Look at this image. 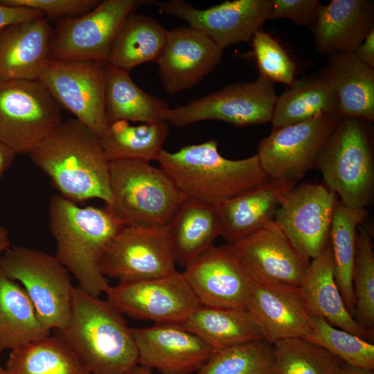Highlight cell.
<instances>
[{
  "label": "cell",
  "instance_id": "6da1fadb",
  "mask_svg": "<svg viewBox=\"0 0 374 374\" xmlns=\"http://www.w3.org/2000/svg\"><path fill=\"white\" fill-rule=\"evenodd\" d=\"M29 155L64 198L112 204L109 161L100 139L75 118L62 121Z\"/></svg>",
  "mask_w": 374,
  "mask_h": 374
},
{
  "label": "cell",
  "instance_id": "7a4b0ae2",
  "mask_svg": "<svg viewBox=\"0 0 374 374\" xmlns=\"http://www.w3.org/2000/svg\"><path fill=\"white\" fill-rule=\"evenodd\" d=\"M48 226L55 257L78 280L79 287L99 297L109 284L103 274V256L124 226L107 206L81 207L61 195L51 197Z\"/></svg>",
  "mask_w": 374,
  "mask_h": 374
},
{
  "label": "cell",
  "instance_id": "3957f363",
  "mask_svg": "<svg viewBox=\"0 0 374 374\" xmlns=\"http://www.w3.org/2000/svg\"><path fill=\"white\" fill-rule=\"evenodd\" d=\"M217 145L210 139L174 152L163 149L157 161L186 199L215 206L271 179L257 154L229 159L221 155Z\"/></svg>",
  "mask_w": 374,
  "mask_h": 374
},
{
  "label": "cell",
  "instance_id": "277c9868",
  "mask_svg": "<svg viewBox=\"0 0 374 374\" xmlns=\"http://www.w3.org/2000/svg\"><path fill=\"white\" fill-rule=\"evenodd\" d=\"M71 310L69 325L56 332L91 374H128L139 365L132 328L109 301L74 287Z\"/></svg>",
  "mask_w": 374,
  "mask_h": 374
},
{
  "label": "cell",
  "instance_id": "5b68a950",
  "mask_svg": "<svg viewBox=\"0 0 374 374\" xmlns=\"http://www.w3.org/2000/svg\"><path fill=\"white\" fill-rule=\"evenodd\" d=\"M373 136L371 123L340 116L317 157L325 186L351 208H366L373 197Z\"/></svg>",
  "mask_w": 374,
  "mask_h": 374
},
{
  "label": "cell",
  "instance_id": "8992f818",
  "mask_svg": "<svg viewBox=\"0 0 374 374\" xmlns=\"http://www.w3.org/2000/svg\"><path fill=\"white\" fill-rule=\"evenodd\" d=\"M109 168L112 203L107 206L124 226H168L186 199L166 172L150 162L115 160Z\"/></svg>",
  "mask_w": 374,
  "mask_h": 374
},
{
  "label": "cell",
  "instance_id": "52a82bcc",
  "mask_svg": "<svg viewBox=\"0 0 374 374\" xmlns=\"http://www.w3.org/2000/svg\"><path fill=\"white\" fill-rule=\"evenodd\" d=\"M0 269L21 283L46 329L60 331L71 317L70 273L55 256L22 246H10L0 257Z\"/></svg>",
  "mask_w": 374,
  "mask_h": 374
},
{
  "label": "cell",
  "instance_id": "ba28073f",
  "mask_svg": "<svg viewBox=\"0 0 374 374\" xmlns=\"http://www.w3.org/2000/svg\"><path fill=\"white\" fill-rule=\"evenodd\" d=\"M61 109L38 80L0 82V142L30 154L61 123Z\"/></svg>",
  "mask_w": 374,
  "mask_h": 374
},
{
  "label": "cell",
  "instance_id": "9c48e42d",
  "mask_svg": "<svg viewBox=\"0 0 374 374\" xmlns=\"http://www.w3.org/2000/svg\"><path fill=\"white\" fill-rule=\"evenodd\" d=\"M274 85L259 74L254 81L230 84L185 105L170 108L166 121L177 127L204 121L236 126L271 122L278 98Z\"/></svg>",
  "mask_w": 374,
  "mask_h": 374
},
{
  "label": "cell",
  "instance_id": "30bf717a",
  "mask_svg": "<svg viewBox=\"0 0 374 374\" xmlns=\"http://www.w3.org/2000/svg\"><path fill=\"white\" fill-rule=\"evenodd\" d=\"M149 0H105L92 10L57 21L51 60H91L108 63L113 40L126 17Z\"/></svg>",
  "mask_w": 374,
  "mask_h": 374
},
{
  "label": "cell",
  "instance_id": "8fae6325",
  "mask_svg": "<svg viewBox=\"0 0 374 374\" xmlns=\"http://www.w3.org/2000/svg\"><path fill=\"white\" fill-rule=\"evenodd\" d=\"M106 64L48 59L38 78L62 108L99 139L109 127L105 107Z\"/></svg>",
  "mask_w": 374,
  "mask_h": 374
},
{
  "label": "cell",
  "instance_id": "7c38bea8",
  "mask_svg": "<svg viewBox=\"0 0 374 374\" xmlns=\"http://www.w3.org/2000/svg\"><path fill=\"white\" fill-rule=\"evenodd\" d=\"M339 117L337 112L328 113L273 128L260 141L257 153L269 177L296 186L316 167L319 153Z\"/></svg>",
  "mask_w": 374,
  "mask_h": 374
},
{
  "label": "cell",
  "instance_id": "4fadbf2b",
  "mask_svg": "<svg viewBox=\"0 0 374 374\" xmlns=\"http://www.w3.org/2000/svg\"><path fill=\"white\" fill-rule=\"evenodd\" d=\"M176 264L168 226H124L107 248L101 269L107 278L130 283L171 274Z\"/></svg>",
  "mask_w": 374,
  "mask_h": 374
},
{
  "label": "cell",
  "instance_id": "5bb4252c",
  "mask_svg": "<svg viewBox=\"0 0 374 374\" xmlns=\"http://www.w3.org/2000/svg\"><path fill=\"white\" fill-rule=\"evenodd\" d=\"M123 314L155 323L181 324L199 306L198 299L182 272L109 286L105 292Z\"/></svg>",
  "mask_w": 374,
  "mask_h": 374
},
{
  "label": "cell",
  "instance_id": "9a60e30c",
  "mask_svg": "<svg viewBox=\"0 0 374 374\" xmlns=\"http://www.w3.org/2000/svg\"><path fill=\"white\" fill-rule=\"evenodd\" d=\"M152 5L166 15L177 18L206 34L222 49L251 40L271 10V0L226 1L198 8L184 0L154 1Z\"/></svg>",
  "mask_w": 374,
  "mask_h": 374
},
{
  "label": "cell",
  "instance_id": "2e32d148",
  "mask_svg": "<svg viewBox=\"0 0 374 374\" xmlns=\"http://www.w3.org/2000/svg\"><path fill=\"white\" fill-rule=\"evenodd\" d=\"M337 199L322 184H303L282 197L273 220L293 245L312 260L329 240Z\"/></svg>",
  "mask_w": 374,
  "mask_h": 374
},
{
  "label": "cell",
  "instance_id": "e0dca14e",
  "mask_svg": "<svg viewBox=\"0 0 374 374\" xmlns=\"http://www.w3.org/2000/svg\"><path fill=\"white\" fill-rule=\"evenodd\" d=\"M182 272L201 305L246 310L253 284L231 244L211 246Z\"/></svg>",
  "mask_w": 374,
  "mask_h": 374
},
{
  "label": "cell",
  "instance_id": "ac0fdd59",
  "mask_svg": "<svg viewBox=\"0 0 374 374\" xmlns=\"http://www.w3.org/2000/svg\"><path fill=\"white\" fill-rule=\"evenodd\" d=\"M254 283L301 286L310 260L271 220L231 243Z\"/></svg>",
  "mask_w": 374,
  "mask_h": 374
},
{
  "label": "cell",
  "instance_id": "d6986e66",
  "mask_svg": "<svg viewBox=\"0 0 374 374\" xmlns=\"http://www.w3.org/2000/svg\"><path fill=\"white\" fill-rule=\"evenodd\" d=\"M138 364L161 374L197 372L215 352L193 332L177 324L132 328Z\"/></svg>",
  "mask_w": 374,
  "mask_h": 374
},
{
  "label": "cell",
  "instance_id": "ffe728a7",
  "mask_svg": "<svg viewBox=\"0 0 374 374\" xmlns=\"http://www.w3.org/2000/svg\"><path fill=\"white\" fill-rule=\"evenodd\" d=\"M223 49L204 33L190 26L168 31L158 62L163 87L169 94L194 87L221 62Z\"/></svg>",
  "mask_w": 374,
  "mask_h": 374
},
{
  "label": "cell",
  "instance_id": "44dd1931",
  "mask_svg": "<svg viewBox=\"0 0 374 374\" xmlns=\"http://www.w3.org/2000/svg\"><path fill=\"white\" fill-rule=\"evenodd\" d=\"M246 310L271 344L305 338L311 330V315L299 286L253 283Z\"/></svg>",
  "mask_w": 374,
  "mask_h": 374
},
{
  "label": "cell",
  "instance_id": "7402d4cb",
  "mask_svg": "<svg viewBox=\"0 0 374 374\" xmlns=\"http://www.w3.org/2000/svg\"><path fill=\"white\" fill-rule=\"evenodd\" d=\"M53 31L45 17L0 28V82L38 80L49 59Z\"/></svg>",
  "mask_w": 374,
  "mask_h": 374
},
{
  "label": "cell",
  "instance_id": "603a6c76",
  "mask_svg": "<svg viewBox=\"0 0 374 374\" xmlns=\"http://www.w3.org/2000/svg\"><path fill=\"white\" fill-rule=\"evenodd\" d=\"M374 28V3L371 0H332L321 5L311 31L321 55L353 53Z\"/></svg>",
  "mask_w": 374,
  "mask_h": 374
},
{
  "label": "cell",
  "instance_id": "cb8c5ba5",
  "mask_svg": "<svg viewBox=\"0 0 374 374\" xmlns=\"http://www.w3.org/2000/svg\"><path fill=\"white\" fill-rule=\"evenodd\" d=\"M311 316L373 343L374 332L362 329L349 313L336 283L330 242L312 259L300 286Z\"/></svg>",
  "mask_w": 374,
  "mask_h": 374
},
{
  "label": "cell",
  "instance_id": "d4e9b609",
  "mask_svg": "<svg viewBox=\"0 0 374 374\" xmlns=\"http://www.w3.org/2000/svg\"><path fill=\"white\" fill-rule=\"evenodd\" d=\"M295 186L276 179L217 205L220 235L231 244L273 220L282 197Z\"/></svg>",
  "mask_w": 374,
  "mask_h": 374
},
{
  "label": "cell",
  "instance_id": "484cf974",
  "mask_svg": "<svg viewBox=\"0 0 374 374\" xmlns=\"http://www.w3.org/2000/svg\"><path fill=\"white\" fill-rule=\"evenodd\" d=\"M332 82L338 98L340 116L374 121V68L361 62L353 53L328 55L323 69Z\"/></svg>",
  "mask_w": 374,
  "mask_h": 374
},
{
  "label": "cell",
  "instance_id": "4316f807",
  "mask_svg": "<svg viewBox=\"0 0 374 374\" xmlns=\"http://www.w3.org/2000/svg\"><path fill=\"white\" fill-rule=\"evenodd\" d=\"M176 263L185 267L220 235L217 206L186 199L168 225Z\"/></svg>",
  "mask_w": 374,
  "mask_h": 374
},
{
  "label": "cell",
  "instance_id": "83f0119b",
  "mask_svg": "<svg viewBox=\"0 0 374 374\" xmlns=\"http://www.w3.org/2000/svg\"><path fill=\"white\" fill-rule=\"evenodd\" d=\"M105 107L108 122H166L167 102L153 96L133 81L130 71L108 63L105 66Z\"/></svg>",
  "mask_w": 374,
  "mask_h": 374
},
{
  "label": "cell",
  "instance_id": "f1b7e54d",
  "mask_svg": "<svg viewBox=\"0 0 374 374\" xmlns=\"http://www.w3.org/2000/svg\"><path fill=\"white\" fill-rule=\"evenodd\" d=\"M332 112L338 113L337 94L322 69L316 74L294 80L287 86L277 98L270 123L273 128H276Z\"/></svg>",
  "mask_w": 374,
  "mask_h": 374
},
{
  "label": "cell",
  "instance_id": "f546056e",
  "mask_svg": "<svg viewBox=\"0 0 374 374\" xmlns=\"http://www.w3.org/2000/svg\"><path fill=\"white\" fill-rule=\"evenodd\" d=\"M168 31L146 15L130 14L113 40L108 64L130 71L143 63H157L166 43Z\"/></svg>",
  "mask_w": 374,
  "mask_h": 374
},
{
  "label": "cell",
  "instance_id": "4dcf8cb0",
  "mask_svg": "<svg viewBox=\"0 0 374 374\" xmlns=\"http://www.w3.org/2000/svg\"><path fill=\"white\" fill-rule=\"evenodd\" d=\"M179 326L196 335L214 351L265 339L246 310L200 305Z\"/></svg>",
  "mask_w": 374,
  "mask_h": 374
},
{
  "label": "cell",
  "instance_id": "1f68e13d",
  "mask_svg": "<svg viewBox=\"0 0 374 374\" xmlns=\"http://www.w3.org/2000/svg\"><path fill=\"white\" fill-rule=\"evenodd\" d=\"M6 369L10 374H91L57 332L11 350Z\"/></svg>",
  "mask_w": 374,
  "mask_h": 374
},
{
  "label": "cell",
  "instance_id": "d6a6232c",
  "mask_svg": "<svg viewBox=\"0 0 374 374\" xmlns=\"http://www.w3.org/2000/svg\"><path fill=\"white\" fill-rule=\"evenodd\" d=\"M366 208H351L336 201L330 224L329 241L331 245L334 276L344 303L354 317L355 299L353 287L358 226L364 223Z\"/></svg>",
  "mask_w": 374,
  "mask_h": 374
},
{
  "label": "cell",
  "instance_id": "836d02e7",
  "mask_svg": "<svg viewBox=\"0 0 374 374\" xmlns=\"http://www.w3.org/2000/svg\"><path fill=\"white\" fill-rule=\"evenodd\" d=\"M50 334L21 285L0 269V346L12 350Z\"/></svg>",
  "mask_w": 374,
  "mask_h": 374
},
{
  "label": "cell",
  "instance_id": "e575fe53",
  "mask_svg": "<svg viewBox=\"0 0 374 374\" xmlns=\"http://www.w3.org/2000/svg\"><path fill=\"white\" fill-rule=\"evenodd\" d=\"M169 134L167 122L130 125L127 121L109 125L100 142L109 161L121 159L157 161Z\"/></svg>",
  "mask_w": 374,
  "mask_h": 374
},
{
  "label": "cell",
  "instance_id": "d590c367",
  "mask_svg": "<svg viewBox=\"0 0 374 374\" xmlns=\"http://www.w3.org/2000/svg\"><path fill=\"white\" fill-rule=\"evenodd\" d=\"M271 374H335L342 361L325 348L303 338L273 344Z\"/></svg>",
  "mask_w": 374,
  "mask_h": 374
},
{
  "label": "cell",
  "instance_id": "8d00e7d4",
  "mask_svg": "<svg viewBox=\"0 0 374 374\" xmlns=\"http://www.w3.org/2000/svg\"><path fill=\"white\" fill-rule=\"evenodd\" d=\"M273 344L251 341L215 351L196 374H271Z\"/></svg>",
  "mask_w": 374,
  "mask_h": 374
},
{
  "label": "cell",
  "instance_id": "74e56055",
  "mask_svg": "<svg viewBox=\"0 0 374 374\" xmlns=\"http://www.w3.org/2000/svg\"><path fill=\"white\" fill-rule=\"evenodd\" d=\"M353 272L355 299V321L363 330L374 332V245L371 230L363 223L357 228Z\"/></svg>",
  "mask_w": 374,
  "mask_h": 374
},
{
  "label": "cell",
  "instance_id": "f35d334b",
  "mask_svg": "<svg viewBox=\"0 0 374 374\" xmlns=\"http://www.w3.org/2000/svg\"><path fill=\"white\" fill-rule=\"evenodd\" d=\"M311 330L303 339L319 346L342 362L374 370V344L335 327L319 316H311Z\"/></svg>",
  "mask_w": 374,
  "mask_h": 374
},
{
  "label": "cell",
  "instance_id": "ab89813d",
  "mask_svg": "<svg viewBox=\"0 0 374 374\" xmlns=\"http://www.w3.org/2000/svg\"><path fill=\"white\" fill-rule=\"evenodd\" d=\"M251 41L259 74L274 82L291 85L295 80L296 65L281 44L262 29Z\"/></svg>",
  "mask_w": 374,
  "mask_h": 374
},
{
  "label": "cell",
  "instance_id": "60d3db41",
  "mask_svg": "<svg viewBox=\"0 0 374 374\" xmlns=\"http://www.w3.org/2000/svg\"><path fill=\"white\" fill-rule=\"evenodd\" d=\"M100 2L98 0H0L1 4L38 10L48 20L57 21L82 16Z\"/></svg>",
  "mask_w": 374,
  "mask_h": 374
},
{
  "label": "cell",
  "instance_id": "b9f144b4",
  "mask_svg": "<svg viewBox=\"0 0 374 374\" xmlns=\"http://www.w3.org/2000/svg\"><path fill=\"white\" fill-rule=\"evenodd\" d=\"M268 19L287 18L312 29L321 5L319 0H271Z\"/></svg>",
  "mask_w": 374,
  "mask_h": 374
},
{
  "label": "cell",
  "instance_id": "7bdbcfd3",
  "mask_svg": "<svg viewBox=\"0 0 374 374\" xmlns=\"http://www.w3.org/2000/svg\"><path fill=\"white\" fill-rule=\"evenodd\" d=\"M44 17L39 11L21 7H13L0 3V28L18 22Z\"/></svg>",
  "mask_w": 374,
  "mask_h": 374
},
{
  "label": "cell",
  "instance_id": "ee69618b",
  "mask_svg": "<svg viewBox=\"0 0 374 374\" xmlns=\"http://www.w3.org/2000/svg\"><path fill=\"white\" fill-rule=\"evenodd\" d=\"M353 53L361 62L374 68V28L370 30Z\"/></svg>",
  "mask_w": 374,
  "mask_h": 374
},
{
  "label": "cell",
  "instance_id": "f6af8a7d",
  "mask_svg": "<svg viewBox=\"0 0 374 374\" xmlns=\"http://www.w3.org/2000/svg\"><path fill=\"white\" fill-rule=\"evenodd\" d=\"M16 154L0 142V179L12 165Z\"/></svg>",
  "mask_w": 374,
  "mask_h": 374
},
{
  "label": "cell",
  "instance_id": "bcb514c9",
  "mask_svg": "<svg viewBox=\"0 0 374 374\" xmlns=\"http://www.w3.org/2000/svg\"><path fill=\"white\" fill-rule=\"evenodd\" d=\"M335 374H374V370L352 366L342 362Z\"/></svg>",
  "mask_w": 374,
  "mask_h": 374
},
{
  "label": "cell",
  "instance_id": "7dc6e473",
  "mask_svg": "<svg viewBox=\"0 0 374 374\" xmlns=\"http://www.w3.org/2000/svg\"><path fill=\"white\" fill-rule=\"evenodd\" d=\"M10 247L8 231L0 223V257Z\"/></svg>",
  "mask_w": 374,
  "mask_h": 374
},
{
  "label": "cell",
  "instance_id": "c3c4849f",
  "mask_svg": "<svg viewBox=\"0 0 374 374\" xmlns=\"http://www.w3.org/2000/svg\"><path fill=\"white\" fill-rule=\"evenodd\" d=\"M128 374H153L151 369L137 365Z\"/></svg>",
  "mask_w": 374,
  "mask_h": 374
},
{
  "label": "cell",
  "instance_id": "681fc988",
  "mask_svg": "<svg viewBox=\"0 0 374 374\" xmlns=\"http://www.w3.org/2000/svg\"><path fill=\"white\" fill-rule=\"evenodd\" d=\"M3 349L0 346V355ZM0 374H10L9 372L5 368H2L0 365Z\"/></svg>",
  "mask_w": 374,
  "mask_h": 374
}]
</instances>
